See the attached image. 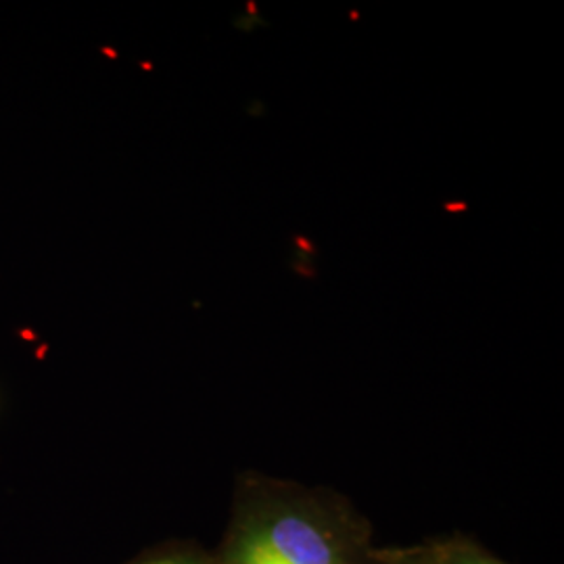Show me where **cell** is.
<instances>
[{"label":"cell","instance_id":"obj_1","mask_svg":"<svg viewBox=\"0 0 564 564\" xmlns=\"http://www.w3.org/2000/svg\"><path fill=\"white\" fill-rule=\"evenodd\" d=\"M237 533L279 564H366L356 527L305 494L265 489L237 514Z\"/></svg>","mask_w":564,"mask_h":564},{"label":"cell","instance_id":"obj_2","mask_svg":"<svg viewBox=\"0 0 564 564\" xmlns=\"http://www.w3.org/2000/svg\"><path fill=\"white\" fill-rule=\"evenodd\" d=\"M220 564H279L272 561L265 552H262L253 542H249L245 535L232 531L226 550H224Z\"/></svg>","mask_w":564,"mask_h":564},{"label":"cell","instance_id":"obj_3","mask_svg":"<svg viewBox=\"0 0 564 564\" xmlns=\"http://www.w3.org/2000/svg\"><path fill=\"white\" fill-rule=\"evenodd\" d=\"M437 554L442 564H506L494 558L491 554H485L484 550L473 544H463V542L442 545L437 547Z\"/></svg>","mask_w":564,"mask_h":564},{"label":"cell","instance_id":"obj_4","mask_svg":"<svg viewBox=\"0 0 564 564\" xmlns=\"http://www.w3.org/2000/svg\"><path fill=\"white\" fill-rule=\"evenodd\" d=\"M141 564H214L207 556L197 552H170L162 556H153Z\"/></svg>","mask_w":564,"mask_h":564},{"label":"cell","instance_id":"obj_5","mask_svg":"<svg viewBox=\"0 0 564 564\" xmlns=\"http://www.w3.org/2000/svg\"><path fill=\"white\" fill-rule=\"evenodd\" d=\"M387 564H442L437 547L431 550H414V552H405L398 554L395 558L387 561Z\"/></svg>","mask_w":564,"mask_h":564},{"label":"cell","instance_id":"obj_6","mask_svg":"<svg viewBox=\"0 0 564 564\" xmlns=\"http://www.w3.org/2000/svg\"><path fill=\"white\" fill-rule=\"evenodd\" d=\"M20 337L25 339V341H36L39 339V335L34 330H30V328H21Z\"/></svg>","mask_w":564,"mask_h":564},{"label":"cell","instance_id":"obj_7","mask_svg":"<svg viewBox=\"0 0 564 564\" xmlns=\"http://www.w3.org/2000/svg\"><path fill=\"white\" fill-rule=\"evenodd\" d=\"M46 351H48V343H42L41 347H39V351H36V358H39V360H42Z\"/></svg>","mask_w":564,"mask_h":564}]
</instances>
